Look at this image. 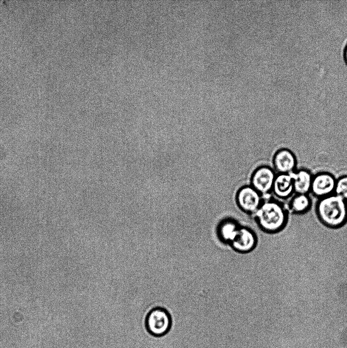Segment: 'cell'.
Here are the masks:
<instances>
[{
  "instance_id": "obj_12",
  "label": "cell",
  "mask_w": 347,
  "mask_h": 348,
  "mask_svg": "<svg viewBox=\"0 0 347 348\" xmlns=\"http://www.w3.org/2000/svg\"><path fill=\"white\" fill-rule=\"evenodd\" d=\"M311 207V200L307 194H297L290 203L289 211L295 214H302Z\"/></svg>"
},
{
  "instance_id": "obj_6",
  "label": "cell",
  "mask_w": 347,
  "mask_h": 348,
  "mask_svg": "<svg viewBox=\"0 0 347 348\" xmlns=\"http://www.w3.org/2000/svg\"><path fill=\"white\" fill-rule=\"evenodd\" d=\"M276 175L270 167L262 166L258 168L253 173L251 183L261 195L268 194L272 190Z\"/></svg>"
},
{
  "instance_id": "obj_8",
  "label": "cell",
  "mask_w": 347,
  "mask_h": 348,
  "mask_svg": "<svg viewBox=\"0 0 347 348\" xmlns=\"http://www.w3.org/2000/svg\"><path fill=\"white\" fill-rule=\"evenodd\" d=\"M273 164L279 174H288L294 171L296 165L294 154L288 149H282L275 154Z\"/></svg>"
},
{
  "instance_id": "obj_10",
  "label": "cell",
  "mask_w": 347,
  "mask_h": 348,
  "mask_svg": "<svg viewBox=\"0 0 347 348\" xmlns=\"http://www.w3.org/2000/svg\"><path fill=\"white\" fill-rule=\"evenodd\" d=\"M293 179L294 191L297 194H307L311 189L312 176L304 169L289 173Z\"/></svg>"
},
{
  "instance_id": "obj_2",
  "label": "cell",
  "mask_w": 347,
  "mask_h": 348,
  "mask_svg": "<svg viewBox=\"0 0 347 348\" xmlns=\"http://www.w3.org/2000/svg\"><path fill=\"white\" fill-rule=\"evenodd\" d=\"M254 215L259 228L267 233H274L281 230L287 217V211L282 205L271 200L262 203Z\"/></svg>"
},
{
  "instance_id": "obj_11",
  "label": "cell",
  "mask_w": 347,
  "mask_h": 348,
  "mask_svg": "<svg viewBox=\"0 0 347 348\" xmlns=\"http://www.w3.org/2000/svg\"><path fill=\"white\" fill-rule=\"evenodd\" d=\"M272 191L275 196L285 199L291 196L294 191L293 179L290 174H279L274 180Z\"/></svg>"
},
{
  "instance_id": "obj_14",
  "label": "cell",
  "mask_w": 347,
  "mask_h": 348,
  "mask_svg": "<svg viewBox=\"0 0 347 348\" xmlns=\"http://www.w3.org/2000/svg\"><path fill=\"white\" fill-rule=\"evenodd\" d=\"M343 58L345 64L347 65V44L345 45L343 49Z\"/></svg>"
},
{
  "instance_id": "obj_13",
  "label": "cell",
  "mask_w": 347,
  "mask_h": 348,
  "mask_svg": "<svg viewBox=\"0 0 347 348\" xmlns=\"http://www.w3.org/2000/svg\"><path fill=\"white\" fill-rule=\"evenodd\" d=\"M334 194L347 201V176H342L336 180Z\"/></svg>"
},
{
  "instance_id": "obj_9",
  "label": "cell",
  "mask_w": 347,
  "mask_h": 348,
  "mask_svg": "<svg viewBox=\"0 0 347 348\" xmlns=\"http://www.w3.org/2000/svg\"><path fill=\"white\" fill-rule=\"evenodd\" d=\"M240 226L232 219L222 220L216 228L217 237L221 242L229 245L236 237Z\"/></svg>"
},
{
  "instance_id": "obj_4",
  "label": "cell",
  "mask_w": 347,
  "mask_h": 348,
  "mask_svg": "<svg viewBox=\"0 0 347 348\" xmlns=\"http://www.w3.org/2000/svg\"><path fill=\"white\" fill-rule=\"evenodd\" d=\"M257 237L253 230L248 226L241 225L234 240L229 245L239 253H249L257 246Z\"/></svg>"
},
{
  "instance_id": "obj_7",
  "label": "cell",
  "mask_w": 347,
  "mask_h": 348,
  "mask_svg": "<svg viewBox=\"0 0 347 348\" xmlns=\"http://www.w3.org/2000/svg\"><path fill=\"white\" fill-rule=\"evenodd\" d=\"M335 178L328 173H321L312 177L310 191L316 196L325 197L334 192Z\"/></svg>"
},
{
  "instance_id": "obj_1",
  "label": "cell",
  "mask_w": 347,
  "mask_h": 348,
  "mask_svg": "<svg viewBox=\"0 0 347 348\" xmlns=\"http://www.w3.org/2000/svg\"><path fill=\"white\" fill-rule=\"evenodd\" d=\"M315 209L320 220L329 227L341 226L347 220V201L335 194L322 198Z\"/></svg>"
},
{
  "instance_id": "obj_5",
  "label": "cell",
  "mask_w": 347,
  "mask_h": 348,
  "mask_svg": "<svg viewBox=\"0 0 347 348\" xmlns=\"http://www.w3.org/2000/svg\"><path fill=\"white\" fill-rule=\"evenodd\" d=\"M236 199L239 208L249 214H254L262 203L261 195L251 186L241 188L237 192Z\"/></svg>"
},
{
  "instance_id": "obj_3",
  "label": "cell",
  "mask_w": 347,
  "mask_h": 348,
  "mask_svg": "<svg viewBox=\"0 0 347 348\" xmlns=\"http://www.w3.org/2000/svg\"><path fill=\"white\" fill-rule=\"evenodd\" d=\"M144 324L146 330L151 335L161 337L170 331L172 320L166 309L157 307L151 310L147 314Z\"/></svg>"
}]
</instances>
